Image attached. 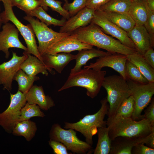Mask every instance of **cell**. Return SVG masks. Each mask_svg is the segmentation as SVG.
Here are the masks:
<instances>
[{
	"label": "cell",
	"mask_w": 154,
	"mask_h": 154,
	"mask_svg": "<svg viewBox=\"0 0 154 154\" xmlns=\"http://www.w3.org/2000/svg\"><path fill=\"white\" fill-rule=\"evenodd\" d=\"M72 33L81 42L104 49L111 53L127 56L137 52L108 35L100 27L92 23L85 27L79 28Z\"/></svg>",
	"instance_id": "cell-1"
},
{
	"label": "cell",
	"mask_w": 154,
	"mask_h": 154,
	"mask_svg": "<svg viewBox=\"0 0 154 154\" xmlns=\"http://www.w3.org/2000/svg\"><path fill=\"white\" fill-rule=\"evenodd\" d=\"M106 125L111 140L119 136L140 138L146 137L154 130L149 121L145 118L135 120L131 117L108 118Z\"/></svg>",
	"instance_id": "cell-2"
},
{
	"label": "cell",
	"mask_w": 154,
	"mask_h": 154,
	"mask_svg": "<svg viewBox=\"0 0 154 154\" xmlns=\"http://www.w3.org/2000/svg\"><path fill=\"white\" fill-rule=\"evenodd\" d=\"M106 72L96 71L92 68H84L70 74L64 85L58 91L60 92L70 88L79 86L86 89V94L94 98L99 93Z\"/></svg>",
	"instance_id": "cell-3"
},
{
	"label": "cell",
	"mask_w": 154,
	"mask_h": 154,
	"mask_svg": "<svg viewBox=\"0 0 154 154\" xmlns=\"http://www.w3.org/2000/svg\"><path fill=\"white\" fill-rule=\"evenodd\" d=\"M100 103L101 108L96 113L86 115L76 123L65 122L64 127L80 132L85 137L86 142L92 146L93 137L97 133L98 128L106 125V121L104 119L108 114L109 106L106 98L101 100Z\"/></svg>",
	"instance_id": "cell-4"
},
{
	"label": "cell",
	"mask_w": 154,
	"mask_h": 154,
	"mask_svg": "<svg viewBox=\"0 0 154 154\" xmlns=\"http://www.w3.org/2000/svg\"><path fill=\"white\" fill-rule=\"evenodd\" d=\"M102 86L107 92L108 118H112L123 101L131 96L130 91L127 81L121 76L116 75L105 77Z\"/></svg>",
	"instance_id": "cell-5"
},
{
	"label": "cell",
	"mask_w": 154,
	"mask_h": 154,
	"mask_svg": "<svg viewBox=\"0 0 154 154\" xmlns=\"http://www.w3.org/2000/svg\"><path fill=\"white\" fill-rule=\"evenodd\" d=\"M3 4L4 10L0 13V17L3 23L9 21L15 26L21 33L27 45V50L23 54L27 55L32 54L42 62V56L40 55L35 39L34 32L30 24L25 25L20 22L15 15L10 0H0Z\"/></svg>",
	"instance_id": "cell-6"
},
{
	"label": "cell",
	"mask_w": 154,
	"mask_h": 154,
	"mask_svg": "<svg viewBox=\"0 0 154 154\" xmlns=\"http://www.w3.org/2000/svg\"><path fill=\"white\" fill-rule=\"evenodd\" d=\"M49 137L50 139L62 143L68 150L73 153L85 154L92 153V146L79 139L74 129H65L58 123H54L52 125L50 131Z\"/></svg>",
	"instance_id": "cell-7"
},
{
	"label": "cell",
	"mask_w": 154,
	"mask_h": 154,
	"mask_svg": "<svg viewBox=\"0 0 154 154\" xmlns=\"http://www.w3.org/2000/svg\"><path fill=\"white\" fill-rule=\"evenodd\" d=\"M23 18L30 23L37 38L38 49L41 56L46 54L47 49L51 44L72 33L55 31L33 17L27 15Z\"/></svg>",
	"instance_id": "cell-8"
},
{
	"label": "cell",
	"mask_w": 154,
	"mask_h": 154,
	"mask_svg": "<svg viewBox=\"0 0 154 154\" xmlns=\"http://www.w3.org/2000/svg\"><path fill=\"white\" fill-rule=\"evenodd\" d=\"M127 82L131 92V96L135 102V108L131 118L135 120L142 119L141 113L150 102L154 94V82L146 84L136 82L129 79Z\"/></svg>",
	"instance_id": "cell-9"
},
{
	"label": "cell",
	"mask_w": 154,
	"mask_h": 154,
	"mask_svg": "<svg viewBox=\"0 0 154 154\" xmlns=\"http://www.w3.org/2000/svg\"><path fill=\"white\" fill-rule=\"evenodd\" d=\"M10 95L9 106L0 113V126L9 133H12L13 126L18 122L21 110L27 103L26 94L18 90L16 93Z\"/></svg>",
	"instance_id": "cell-10"
},
{
	"label": "cell",
	"mask_w": 154,
	"mask_h": 154,
	"mask_svg": "<svg viewBox=\"0 0 154 154\" xmlns=\"http://www.w3.org/2000/svg\"><path fill=\"white\" fill-rule=\"evenodd\" d=\"M91 23L98 26L104 33L116 38L123 45L136 50L134 44L128 36L127 33L109 21L98 11H95Z\"/></svg>",
	"instance_id": "cell-11"
},
{
	"label": "cell",
	"mask_w": 154,
	"mask_h": 154,
	"mask_svg": "<svg viewBox=\"0 0 154 154\" xmlns=\"http://www.w3.org/2000/svg\"><path fill=\"white\" fill-rule=\"evenodd\" d=\"M127 60V55L118 53H111L99 57L94 63L85 66L84 68H92L96 71L101 70L104 67L112 68L119 73L125 80L127 79L125 72V65Z\"/></svg>",
	"instance_id": "cell-12"
},
{
	"label": "cell",
	"mask_w": 154,
	"mask_h": 154,
	"mask_svg": "<svg viewBox=\"0 0 154 154\" xmlns=\"http://www.w3.org/2000/svg\"><path fill=\"white\" fill-rule=\"evenodd\" d=\"M27 56L25 54L19 56L12 52L11 59L0 64V84L3 85V89L11 91L14 76L20 69L21 64Z\"/></svg>",
	"instance_id": "cell-13"
},
{
	"label": "cell",
	"mask_w": 154,
	"mask_h": 154,
	"mask_svg": "<svg viewBox=\"0 0 154 154\" xmlns=\"http://www.w3.org/2000/svg\"><path fill=\"white\" fill-rule=\"evenodd\" d=\"M19 31L13 24L9 22L5 23L2 27V30L0 31V51L5 54L6 58H9L10 48H17L27 50V47L24 46L20 41L19 38Z\"/></svg>",
	"instance_id": "cell-14"
},
{
	"label": "cell",
	"mask_w": 154,
	"mask_h": 154,
	"mask_svg": "<svg viewBox=\"0 0 154 154\" xmlns=\"http://www.w3.org/2000/svg\"><path fill=\"white\" fill-rule=\"evenodd\" d=\"M94 46L84 43L77 38L76 35L72 33L50 45L47 49L46 54H55L60 52L70 53L76 50L91 49Z\"/></svg>",
	"instance_id": "cell-15"
},
{
	"label": "cell",
	"mask_w": 154,
	"mask_h": 154,
	"mask_svg": "<svg viewBox=\"0 0 154 154\" xmlns=\"http://www.w3.org/2000/svg\"><path fill=\"white\" fill-rule=\"evenodd\" d=\"M127 34L134 44L137 52L143 56L147 50L154 47V37L149 34L143 25H135Z\"/></svg>",
	"instance_id": "cell-16"
},
{
	"label": "cell",
	"mask_w": 154,
	"mask_h": 154,
	"mask_svg": "<svg viewBox=\"0 0 154 154\" xmlns=\"http://www.w3.org/2000/svg\"><path fill=\"white\" fill-rule=\"evenodd\" d=\"M95 12L94 9L85 7L66 20L64 25L60 27L59 32L72 33L80 28L88 25L94 17Z\"/></svg>",
	"instance_id": "cell-17"
},
{
	"label": "cell",
	"mask_w": 154,
	"mask_h": 154,
	"mask_svg": "<svg viewBox=\"0 0 154 154\" xmlns=\"http://www.w3.org/2000/svg\"><path fill=\"white\" fill-rule=\"evenodd\" d=\"M148 135L140 138L117 137L111 141L109 154H131L132 148L136 145L140 143L147 144Z\"/></svg>",
	"instance_id": "cell-18"
},
{
	"label": "cell",
	"mask_w": 154,
	"mask_h": 154,
	"mask_svg": "<svg viewBox=\"0 0 154 154\" xmlns=\"http://www.w3.org/2000/svg\"><path fill=\"white\" fill-rule=\"evenodd\" d=\"M41 56L43 62L47 70L53 74L52 68L61 73L65 67L71 60L75 59L76 55L70 53L60 52L55 54H46Z\"/></svg>",
	"instance_id": "cell-19"
},
{
	"label": "cell",
	"mask_w": 154,
	"mask_h": 154,
	"mask_svg": "<svg viewBox=\"0 0 154 154\" xmlns=\"http://www.w3.org/2000/svg\"><path fill=\"white\" fill-rule=\"evenodd\" d=\"M26 97L27 102L36 104L44 110L47 111L55 105L51 97L45 95L42 86L33 85L26 94Z\"/></svg>",
	"instance_id": "cell-20"
},
{
	"label": "cell",
	"mask_w": 154,
	"mask_h": 154,
	"mask_svg": "<svg viewBox=\"0 0 154 154\" xmlns=\"http://www.w3.org/2000/svg\"><path fill=\"white\" fill-rule=\"evenodd\" d=\"M107 19L127 33L135 26V23L128 13H121L96 10Z\"/></svg>",
	"instance_id": "cell-21"
},
{
	"label": "cell",
	"mask_w": 154,
	"mask_h": 154,
	"mask_svg": "<svg viewBox=\"0 0 154 154\" xmlns=\"http://www.w3.org/2000/svg\"><path fill=\"white\" fill-rule=\"evenodd\" d=\"M27 55V58L21 64L20 69L31 76H36L40 73L46 76L48 75L47 68L42 61L34 55Z\"/></svg>",
	"instance_id": "cell-22"
},
{
	"label": "cell",
	"mask_w": 154,
	"mask_h": 154,
	"mask_svg": "<svg viewBox=\"0 0 154 154\" xmlns=\"http://www.w3.org/2000/svg\"><path fill=\"white\" fill-rule=\"evenodd\" d=\"M149 12L146 0H141L131 2L129 14L135 25H143L147 19Z\"/></svg>",
	"instance_id": "cell-23"
},
{
	"label": "cell",
	"mask_w": 154,
	"mask_h": 154,
	"mask_svg": "<svg viewBox=\"0 0 154 154\" xmlns=\"http://www.w3.org/2000/svg\"><path fill=\"white\" fill-rule=\"evenodd\" d=\"M111 53L105 52L99 49L92 48L91 49L82 50L76 55V64L74 67L71 69L70 74L78 72L82 69V67L85 65L90 59L95 57L104 56Z\"/></svg>",
	"instance_id": "cell-24"
},
{
	"label": "cell",
	"mask_w": 154,
	"mask_h": 154,
	"mask_svg": "<svg viewBox=\"0 0 154 154\" xmlns=\"http://www.w3.org/2000/svg\"><path fill=\"white\" fill-rule=\"evenodd\" d=\"M127 60L135 65L149 82H154V68L137 52L127 55Z\"/></svg>",
	"instance_id": "cell-25"
},
{
	"label": "cell",
	"mask_w": 154,
	"mask_h": 154,
	"mask_svg": "<svg viewBox=\"0 0 154 154\" xmlns=\"http://www.w3.org/2000/svg\"><path fill=\"white\" fill-rule=\"evenodd\" d=\"M37 130L35 123L29 119L17 122L13 127L12 133L15 135L22 136L29 141L35 136Z\"/></svg>",
	"instance_id": "cell-26"
},
{
	"label": "cell",
	"mask_w": 154,
	"mask_h": 154,
	"mask_svg": "<svg viewBox=\"0 0 154 154\" xmlns=\"http://www.w3.org/2000/svg\"><path fill=\"white\" fill-rule=\"evenodd\" d=\"M109 128L107 127L98 128V139L94 154H109L111 149V140L109 136Z\"/></svg>",
	"instance_id": "cell-27"
},
{
	"label": "cell",
	"mask_w": 154,
	"mask_h": 154,
	"mask_svg": "<svg viewBox=\"0 0 154 154\" xmlns=\"http://www.w3.org/2000/svg\"><path fill=\"white\" fill-rule=\"evenodd\" d=\"M27 15L36 17L48 26L52 25L54 26H63L67 20L63 17L61 20L55 19L48 14L46 11L40 6L32 11L25 12Z\"/></svg>",
	"instance_id": "cell-28"
},
{
	"label": "cell",
	"mask_w": 154,
	"mask_h": 154,
	"mask_svg": "<svg viewBox=\"0 0 154 154\" xmlns=\"http://www.w3.org/2000/svg\"><path fill=\"white\" fill-rule=\"evenodd\" d=\"M131 1L130 0H110L97 10L121 13H128Z\"/></svg>",
	"instance_id": "cell-29"
},
{
	"label": "cell",
	"mask_w": 154,
	"mask_h": 154,
	"mask_svg": "<svg viewBox=\"0 0 154 154\" xmlns=\"http://www.w3.org/2000/svg\"><path fill=\"white\" fill-rule=\"evenodd\" d=\"M40 79L36 76H31L26 74L21 69H20L15 75L14 80L17 82L18 90L24 94H26L33 85L35 81Z\"/></svg>",
	"instance_id": "cell-30"
},
{
	"label": "cell",
	"mask_w": 154,
	"mask_h": 154,
	"mask_svg": "<svg viewBox=\"0 0 154 154\" xmlns=\"http://www.w3.org/2000/svg\"><path fill=\"white\" fill-rule=\"evenodd\" d=\"M39 106L36 104L27 102L21 110L18 121L29 120L33 117H44L45 115Z\"/></svg>",
	"instance_id": "cell-31"
},
{
	"label": "cell",
	"mask_w": 154,
	"mask_h": 154,
	"mask_svg": "<svg viewBox=\"0 0 154 154\" xmlns=\"http://www.w3.org/2000/svg\"><path fill=\"white\" fill-rule=\"evenodd\" d=\"M135 106L134 99L133 97L130 96L122 103L113 118L131 117L134 111Z\"/></svg>",
	"instance_id": "cell-32"
},
{
	"label": "cell",
	"mask_w": 154,
	"mask_h": 154,
	"mask_svg": "<svg viewBox=\"0 0 154 154\" xmlns=\"http://www.w3.org/2000/svg\"><path fill=\"white\" fill-rule=\"evenodd\" d=\"M125 72L127 79L141 84L149 82L136 66L127 60L125 65Z\"/></svg>",
	"instance_id": "cell-33"
},
{
	"label": "cell",
	"mask_w": 154,
	"mask_h": 154,
	"mask_svg": "<svg viewBox=\"0 0 154 154\" xmlns=\"http://www.w3.org/2000/svg\"><path fill=\"white\" fill-rule=\"evenodd\" d=\"M40 3V6L45 11H47L49 7L52 10L59 13L66 20L70 18L68 12L64 9L62 6V2L56 0H37Z\"/></svg>",
	"instance_id": "cell-34"
},
{
	"label": "cell",
	"mask_w": 154,
	"mask_h": 154,
	"mask_svg": "<svg viewBox=\"0 0 154 154\" xmlns=\"http://www.w3.org/2000/svg\"><path fill=\"white\" fill-rule=\"evenodd\" d=\"M86 0H74L71 3H65L63 8L69 13L70 17H72L86 7Z\"/></svg>",
	"instance_id": "cell-35"
},
{
	"label": "cell",
	"mask_w": 154,
	"mask_h": 154,
	"mask_svg": "<svg viewBox=\"0 0 154 154\" xmlns=\"http://www.w3.org/2000/svg\"><path fill=\"white\" fill-rule=\"evenodd\" d=\"M40 6L37 0H22L16 6L25 12L32 11Z\"/></svg>",
	"instance_id": "cell-36"
},
{
	"label": "cell",
	"mask_w": 154,
	"mask_h": 154,
	"mask_svg": "<svg viewBox=\"0 0 154 154\" xmlns=\"http://www.w3.org/2000/svg\"><path fill=\"white\" fill-rule=\"evenodd\" d=\"M48 142L50 146L52 149L54 154H70L68 152L66 147L62 143L50 139Z\"/></svg>",
	"instance_id": "cell-37"
},
{
	"label": "cell",
	"mask_w": 154,
	"mask_h": 154,
	"mask_svg": "<svg viewBox=\"0 0 154 154\" xmlns=\"http://www.w3.org/2000/svg\"><path fill=\"white\" fill-rule=\"evenodd\" d=\"M144 144L140 143L134 146L131 150V154H154V149L145 146Z\"/></svg>",
	"instance_id": "cell-38"
},
{
	"label": "cell",
	"mask_w": 154,
	"mask_h": 154,
	"mask_svg": "<svg viewBox=\"0 0 154 154\" xmlns=\"http://www.w3.org/2000/svg\"><path fill=\"white\" fill-rule=\"evenodd\" d=\"M150 102L151 104L144 111V114L142 115V119H147L152 126H154V98Z\"/></svg>",
	"instance_id": "cell-39"
},
{
	"label": "cell",
	"mask_w": 154,
	"mask_h": 154,
	"mask_svg": "<svg viewBox=\"0 0 154 154\" xmlns=\"http://www.w3.org/2000/svg\"><path fill=\"white\" fill-rule=\"evenodd\" d=\"M143 25L149 34L154 37V11L150 10L147 19Z\"/></svg>",
	"instance_id": "cell-40"
},
{
	"label": "cell",
	"mask_w": 154,
	"mask_h": 154,
	"mask_svg": "<svg viewBox=\"0 0 154 154\" xmlns=\"http://www.w3.org/2000/svg\"><path fill=\"white\" fill-rule=\"evenodd\" d=\"M110 0H86V6L96 10Z\"/></svg>",
	"instance_id": "cell-41"
},
{
	"label": "cell",
	"mask_w": 154,
	"mask_h": 154,
	"mask_svg": "<svg viewBox=\"0 0 154 154\" xmlns=\"http://www.w3.org/2000/svg\"><path fill=\"white\" fill-rule=\"evenodd\" d=\"M143 56L148 63L154 68V50L151 47L145 52Z\"/></svg>",
	"instance_id": "cell-42"
},
{
	"label": "cell",
	"mask_w": 154,
	"mask_h": 154,
	"mask_svg": "<svg viewBox=\"0 0 154 154\" xmlns=\"http://www.w3.org/2000/svg\"><path fill=\"white\" fill-rule=\"evenodd\" d=\"M150 11H154V0H146Z\"/></svg>",
	"instance_id": "cell-43"
},
{
	"label": "cell",
	"mask_w": 154,
	"mask_h": 154,
	"mask_svg": "<svg viewBox=\"0 0 154 154\" xmlns=\"http://www.w3.org/2000/svg\"><path fill=\"white\" fill-rule=\"evenodd\" d=\"M21 0H10L13 7L16 6Z\"/></svg>",
	"instance_id": "cell-44"
},
{
	"label": "cell",
	"mask_w": 154,
	"mask_h": 154,
	"mask_svg": "<svg viewBox=\"0 0 154 154\" xmlns=\"http://www.w3.org/2000/svg\"><path fill=\"white\" fill-rule=\"evenodd\" d=\"M3 23L0 17V29L2 25V24Z\"/></svg>",
	"instance_id": "cell-45"
},
{
	"label": "cell",
	"mask_w": 154,
	"mask_h": 154,
	"mask_svg": "<svg viewBox=\"0 0 154 154\" xmlns=\"http://www.w3.org/2000/svg\"><path fill=\"white\" fill-rule=\"evenodd\" d=\"M132 2L133 1H138V0H130Z\"/></svg>",
	"instance_id": "cell-46"
},
{
	"label": "cell",
	"mask_w": 154,
	"mask_h": 154,
	"mask_svg": "<svg viewBox=\"0 0 154 154\" xmlns=\"http://www.w3.org/2000/svg\"><path fill=\"white\" fill-rule=\"evenodd\" d=\"M65 3H68V1L67 0H64Z\"/></svg>",
	"instance_id": "cell-47"
},
{
	"label": "cell",
	"mask_w": 154,
	"mask_h": 154,
	"mask_svg": "<svg viewBox=\"0 0 154 154\" xmlns=\"http://www.w3.org/2000/svg\"><path fill=\"white\" fill-rule=\"evenodd\" d=\"M1 5H0V13H1Z\"/></svg>",
	"instance_id": "cell-48"
}]
</instances>
